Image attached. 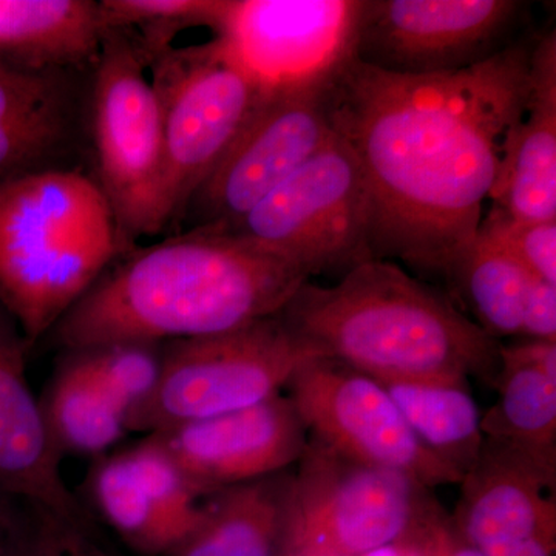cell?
I'll use <instances>...</instances> for the list:
<instances>
[{
  "mask_svg": "<svg viewBox=\"0 0 556 556\" xmlns=\"http://www.w3.org/2000/svg\"><path fill=\"white\" fill-rule=\"evenodd\" d=\"M459 484L452 522L468 547L481 556H555L556 475L518 448L484 438Z\"/></svg>",
  "mask_w": 556,
  "mask_h": 556,
  "instance_id": "cell-14",
  "label": "cell"
},
{
  "mask_svg": "<svg viewBox=\"0 0 556 556\" xmlns=\"http://www.w3.org/2000/svg\"><path fill=\"white\" fill-rule=\"evenodd\" d=\"M533 46L515 40L439 75H394L353 60L332 80L329 124L367 182L372 257L448 278L470 251L504 142L526 112Z\"/></svg>",
  "mask_w": 556,
  "mask_h": 556,
  "instance_id": "cell-1",
  "label": "cell"
},
{
  "mask_svg": "<svg viewBox=\"0 0 556 556\" xmlns=\"http://www.w3.org/2000/svg\"><path fill=\"white\" fill-rule=\"evenodd\" d=\"M87 73H24L0 65V186L70 167L87 130Z\"/></svg>",
  "mask_w": 556,
  "mask_h": 556,
  "instance_id": "cell-17",
  "label": "cell"
},
{
  "mask_svg": "<svg viewBox=\"0 0 556 556\" xmlns=\"http://www.w3.org/2000/svg\"><path fill=\"white\" fill-rule=\"evenodd\" d=\"M30 343L0 303V492L90 527L62 478L40 401L27 376Z\"/></svg>",
  "mask_w": 556,
  "mask_h": 556,
  "instance_id": "cell-16",
  "label": "cell"
},
{
  "mask_svg": "<svg viewBox=\"0 0 556 556\" xmlns=\"http://www.w3.org/2000/svg\"><path fill=\"white\" fill-rule=\"evenodd\" d=\"M314 357L321 356L280 313L223 334L164 343L159 390L137 431L159 433L268 401Z\"/></svg>",
  "mask_w": 556,
  "mask_h": 556,
  "instance_id": "cell-9",
  "label": "cell"
},
{
  "mask_svg": "<svg viewBox=\"0 0 556 556\" xmlns=\"http://www.w3.org/2000/svg\"><path fill=\"white\" fill-rule=\"evenodd\" d=\"M309 438L358 463L407 475L420 484H459V475L417 441L378 379L331 357H314L288 383Z\"/></svg>",
  "mask_w": 556,
  "mask_h": 556,
  "instance_id": "cell-12",
  "label": "cell"
},
{
  "mask_svg": "<svg viewBox=\"0 0 556 556\" xmlns=\"http://www.w3.org/2000/svg\"><path fill=\"white\" fill-rule=\"evenodd\" d=\"M379 380V379H378ZM427 452L464 478L477 463L484 433L468 379L379 380Z\"/></svg>",
  "mask_w": 556,
  "mask_h": 556,
  "instance_id": "cell-21",
  "label": "cell"
},
{
  "mask_svg": "<svg viewBox=\"0 0 556 556\" xmlns=\"http://www.w3.org/2000/svg\"><path fill=\"white\" fill-rule=\"evenodd\" d=\"M518 0H362L354 60L424 76L481 64L515 42Z\"/></svg>",
  "mask_w": 556,
  "mask_h": 556,
  "instance_id": "cell-11",
  "label": "cell"
},
{
  "mask_svg": "<svg viewBox=\"0 0 556 556\" xmlns=\"http://www.w3.org/2000/svg\"><path fill=\"white\" fill-rule=\"evenodd\" d=\"M521 336L556 342V287L533 277L527 291Z\"/></svg>",
  "mask_w": 556,
  "mask_h": 556,
  "instance_id": "cell-30",
  "label": "cell"
},
{
  "mask_svg": "<svg viewBox=\"0 0 556 556\" xmlns=\"http://www.w3.org/2000/svg\"><path fill=\"white\" fill-rule=\"evenodd\" d=\"M497 401L482 416L484 438L518 448L556 475V376L525 356L518 343L500 346Z\"/></svg>",
  "mask_w": 556,
  "mask_h": 556,
  "instance_id": "cell-22",
  "label": "cell"
},
{
  "mask_svg": "<svg viewBox=\"0 0 556 556\" xmlns=\"http://www.w3.org/2000/svg\"><path fill=\"white\" fill-rule=\"evenodd\" d=\"M225 232L257 244L309 278L331 270L345 274L375 258L367 182L334 131L316 155Z\"/></svg>",
  "mask_w": 556,
  "mask_h": 556,
  "instance_id": "cell-8",
  "label": "cell"
},
{
  "mask_svg": "<svg viewBox=\"0 0 556 556\" xmlns=\"http://www.w3.org/2000/svg\"><path fill=\"white\" fill-rule=\"evenodd\" d=\"M453 556H481L473 548L468 547L466 543L459 538V543L456 544L455 554Z\"/></svg>",
  "mask_w": 556,
  "mask_h": 556,
  "instance_id": "cell-33",
  "label": "cell"
},
{
  "mask_svg": "<svg viewBox=\"0 0 556 556\" xmlns=\"http://www.w3.org/2000/svg\"><path fill=\"white\" fill-rule=\"evenodd\" d=\"M489 200L514 218L556 219L555 31L533 46L526 112L508 131Z\"/></svg>",
  "mask_w": 556,
  "mask_h": 556,
  "instance_id": "cell-18",
  "label": "cell"
},
{
  "mask_svg": "<svg viewBox=\"0 0 556 556\" xmlns=\"http://www.w3.org/2000/svg\"><path fill=\"white\" fill-rule=\"evenodd\" d=\"M292 473L207 496L199 525L166 556H283Z\"/></svg>",
  "mask_w": 556,
  "mask_h": 556,
  "instance_id": "cell-20",
  "label": "cell"
},
{
  "mask_svg": "<svg viewBox=\"0 0 556 556\" xmlns=\"http://www.w3.org/2000/svg\"><path fill=\"white\" fill-rule=\"evenodd\" d=\"M105 28L93 0H0V65L90 73Z\"/></svg>",
  "mask_w": 556,
  "mask_h": 556,
  "instance_id": "cell-19",
  "label": "cell"
},
{
  "mask_svg": "<svg viewBox=\"0 0 556 556\" xmlns=\"http://www.w3.org/2000/svg\"><path fill=\"white\" fill-rule=\"evenodd\" d=\"M87 489L102 521L137 554L166 556L181 541L139 479L126 450L97 459Z\"/></svg>",
  "mask_w": 556,
  "mask_h": 556,
  "instance_id": "cell-24",
  "label": "cell"
},
{
  "mask_svg": "<svg viewBox=\"0 0 556 556\" xmlns=\"http://www.w3.org/2000/svg\"><path fill=\"white\" fill-rule=\"evenodd\" d=\"M163 131L169 226L228 153L265 97L218 38L172 49L150 65Z\"/></svg>",
  "mask_w": 556,
  "mask_h": 556,
  "instance_id": "cell-7",
  "label": "cell"
},
{
  "mask_svg": "<svg viewBox=\"0 0 556 556\" xmlns=\"http://www.w3.org/2000/svg\"><path fill=\"white\" fill-rule=\"evenodd\" d=\"M280 316L321 357L375 379L477 376L496 386L500 343L390 260H365L329 287L306 281Z\"/></svg>",
  "mask_w": 556,
  "mask_h": 556,
  "instance_id": "cell-3",
  "label": "cell"
},
{
  "mask_svg": "<svg viewBox=\"0 0 556 556\" xmlns=\"http://www.w3.org/2000/svg\"><path fill=\"white\" fill-rule=\"evenodd\" d=\"M533 277L506 252L477 239L448 280L460 289L477 318L475 324L496 340L521 336L527 291Z\"/></svg>",
  "mask_w": 556,
  "mask_h": 556,
  "instance_id": "cell-25",
  "label": "cell"
},
{
  "mask_svg": "<svg viewBox=\"0 0 556 556\" xmlns=\"http://www.w3.org/2000/svg\"><path fill=\"white\" fill-rule=\"evenodd\" d=\"M146 62L131 40L105 31L87 90V130L98 185L127 247L169 226L164 203L163 131Z\"/></svg>",
  "mask_w": 556,
  "mask_h": 556,
  "instance_id": "cell-6",
  "label": "cell"
},
{
  "mask_svg": "<svg viewBox=\"0 0 556 556\" xmlns=\"http://www.w3.org/2000/svg\"><path fill=\"white\" fill-rule=\"evenodd\" d=\"M152 437L206 496L281 473L299 463L309 441L298 409L283 394Z\"/></svg>",
  "mask_w": 556,
  "mask_h": 556,
  "instance_id": "cell-15",
  "label": "cell"
},
{
  "mask_svg": "<svg viewBox=\"0 0 556 556\" xmlns=\"http://www.w3.org/2000/svg\"><path fill=\"white\" fill-rule=\"evenodd\" d=\"M129 249L97 179L76 167L0 186V303L30 346Z\"/></svg>",
  "mask_w": 556,
  "mask_h": 556,
  "instance_id": "cell-4",
  "label": "cell"
},
{
  "mask_svg": "<svg viewBox=\"0 0 556 556\" xmlns=\"http://www.w3.org/2000/svg\"><path fill=\"white\" fill-rule=\"evenodd\" d=\"M477 239L506 252L532 276L556 287V219L526 222L490 207Z\"/></svg>",
  "mask_w": 556,
  "mask_h": 556,
  "instance_id": "cell-28",
  "label": "cell"
},
{
  "mask_svg": "<svg viewBox=\"0 0 556 556\" xmlns=\"http://www.w3.org/2000/svg\"><path fill=\"white\" fill-rule=\"evenodd\" d=\"M17 515L0 500V556H14L20 547L25 517Z\"/></svg>",
  "mask_w": 556,
  "mask_h": 556,
  "instance_id": "cell-32",
  "label": "cell"
},
{
  "mask_svg": "<svg viewBox=\"0 0 556 556\" xmlns=\"http://www.w3.org/2000/svg\"><path fill=\"white\" fill-rule=\"evenodd\" d=\"M327 90L265 94L182 218L228 230L287 181L331 137Z\"/></svg>",
  "mask_w": 556,
  "mask_h": 556,
  "instance_id": "cell-13",
  "label": "cell"
},
{
  "mask_svg": "<svg viewBox=\"0 0 556 556\" xmlns=\"http://www.w3.org/2000/svg\"><path fill=\"white\" fill-rule=\"evenodd\" d=\"M292 473L283 556H375L444 515L428 486L309 438Z\"/></svg>",
  "mask_w": 556,
  "mask_h": 556,
  "instance_id": "cell-5",
  "label": "cell"
},
{
  "mask_svg": "<svg viewBox=\"0 0 556 556\" xmlns=\"http://www.w3.org/2000/svg\"><path fill=\"white\" fill-rule=\"evenodd\" d=\"M65 357L40 401L51 441L61 457L105 456L131 433L129 420L75 351Z\"/></svg>",
  "mask_w": 556,
  "mask_h": 556,
  "instance_id": "cell-23",
  "label": "cell"
},
{
  "mask_svg": "<svg viewBox=\"0 0 556 556\" xmlns=\"http://www.w3.org/2000/svg\"><path fill=\"white\" fill-rule=\"evenodd\" d=\"M457 543L459 536L452 518L444 514L404 544L388 552L391 556H453Z\"/></svg>",
  "mask_w": 556,
  "mask_h": 556,
  "instance_id": "cell-31",
  "label": "cell"
},
{
  "mask_svg": "<svg viewBox=\"0 0 556 556\" xmlns=\"http://www.w3.org/2000/svg\"><path fill=\"white\" fill-rule=\"evenodd\" d=\"M362 0H228L215 38L263 93L325 90L354 60Z\"/></svg>",
  "mask_w": 556,
  "mask_h": 556,
  "instance_id": "cell-10",
  "label": "cell"
},
{
  "mask_svg": "<svg viewBox=\"0 0 556 556\" xmlns=\"http://www.w3.org/2000/svg\"><path fill=\"white\" fill-rule=\"evenodd\" d=\"M308 280L236 233L197 228L124 252L51 332L64 351L208 338L280 313Z\"/></svg>",
  "mask_w": 556,
  "mask_h": 556,
  "instance_id": "cell-2",
  "label": "cell"
},
{
  "mask_svg": "<svg viewBox=\"0 0 556 556\" xmlns=\"http://www.w3.org/2000/svg\"><path fill=\"white\" fill-rule=\"evenodd\" d=\"M228 0H102L105 31H119L131 40L148 68L174 49L185 30L207 27L217 31Z\"/></svg>",
  "mask_w": 556,
  "mask_h": 556,
  "instance_id": "cell-26",
  "label": "cell"
},
{
  "mask_svg": "<svg viewBox=\"0 0 556 556\" xmlns=\"http://www.w3.org/2000/svg\"><path fill=\"white\" fill-rule=\"evenodd\" d=\"M20 547L14 556H124L109 551L91 527L28 503Z\"/></svg>",
  "mask_w": 556,
  "mask_h": 556,
  "instance_id": "cell-29",
  "label": "cell"
},
{
  "mask_svg": "<svg viewBox=\"0 0 556 556\" xmlns=\"http://www.w3.org/2000/svg\"><path fill=\"white\" fill-rule=\"evenodd\" d=\"M137 431L163 372L164 343L113 342L73 350Z\"/></svg>",
  "mask_w": 556,
  "mask_h": 556,
  "instance_id": "cell-27",
  "label": "cell"
}]
</instances>
